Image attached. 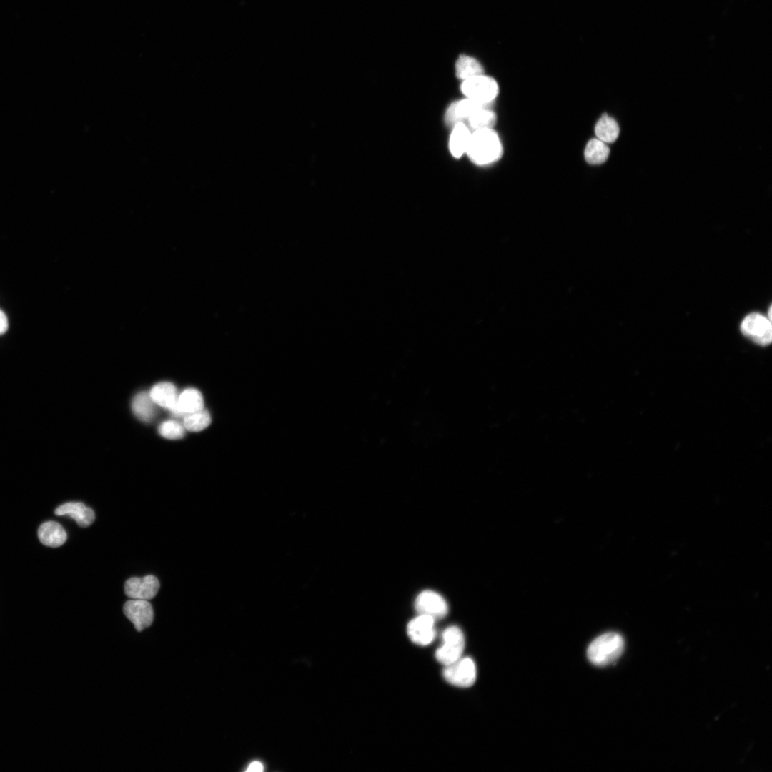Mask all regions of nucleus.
Wrapping results in <instances>:
<instances>
[{
	"label": "nucleus",
	"mask_w": 772,
	"mask_h": 772,
	"mask_svg": "<svg viewBox=\"0 0 772 772\" xmlns=\"http://www.w3.org/2000/svg\"><path fill=\"white\" fill-rule=\"evenodd\" d=\"M468 127L472 131L493 129L497 122L495 113L490 109V107L478 109L473 112L467 119Z\"/></svg>",
	"instance_id": "nucleus-20"
},
{
	"label": "nucleus",
	"mask_w": 772,
	"mask_h": 772,
	"mask_svg": "<svg viewBox=\"0 0 772 772\" xmlns=\"http://www.w3.org/2000/svg\"><path fill=\"white\" fill-rule=\"evenodd\" d=\"M597 138L605 143H613L618 137L620 128L618 122L611 117L604 114L597 122L595 127Z\"/></svg>",
	"instance_id": "nucleus-18"
},
{
	"label": "nucleus",
	"mask_w": 772,
	"mask_h": 772,
	"mask_svg": "<svg viewBox=\"0 0 772 772\" xmlns=\"http://www.w3.org/2000/svg\"><path fill=\"white\" fill-rule=\"evenodd\" d=\"M471 134L470 128L463 122H458L452 127L449 147L453 157L459 158L466 153Z\"/></svg>",
	"instance_id": "nucleus-16"
},
{
	"label": "nucleus",
	"mask_w": 772,
	"mask_h": 772,
	"mask_svg": "<svg viewBox=\"0 0 772 772\" xmlns=\"http://www.w3.org/2000/svg\"><path fill=\"white\" fill-rule=\"evenodd\" d=\"M455 72L457 78L464 81L483 74L484 69L476 59L463 54L456 61Z\"/></svg>",
	"instance_id": "nucleus-19"
},
{
	"label": "nucleus",
	"mask_w": 772,
	"mask_h": 772,
	"mask_svg": "<svg viewBox=\"0 0 772 772\" xmlns=\"http://www.w3.org/2000/svg\"><path fill=\"white\" fill-rule=\"evenodd\" d=\"M149 395L157 405L170 411L176 406L179 395L176 387L170 382H160L150 390Z\"/></svg>",
	"instance_id": "nucleus-15"
},
{
	"label": "nucleus",
	"mask_w": 772,
	"mask_h": 772,
	"mask_svg": "<svg viewBox=\"0 0 772 772\" xmlns=\"http://www.w3.org/2000/svg\"><path fill=\"white\" fill-rule=\"evenodd\" d=\"M415 608L418 614L430 616L435 620L444 618L448 613L445 599L431 590H425L418 594L415 601Z\"/></svg>",
	"instance_id": "nucleus-7"
},
{
	"label": "nucleus",
	"mask_w": 772,
	"mask_h": 772,
	"mask_svg": "<svg viewBox=\"0 0 772 772\" xmlns=\"http://www.w3.org/2000/svg\"><path fill=\"white\" fill-rule=\"evenodd\" d=\"M609 154L608 146L598 138L590 139L584 152L585 159L590 164H603L608 159Z\"/></svg>",
	"instance_id": "nucleus-21"
},
{
	"label": "nucleus",
	"mask_w": 772,
	"mask_h": 772,
	"mask_svg": "<svg viewBox=\"0 0 772 772\" xmlns=\"http://www.w3.org/2000/svg\"><path fill=\"white\" fill-rule=\"evenodd\" d=\"M264 770L263 764L257 761L252 762L247 767V771L249 772H261Z\"/></svg>",
	"instance_id": "nucleus-25"
},
{
	"label": "nucleus",
	"mask_w": 772,
	"mask_h": 772,
	"mask_svg": "<svg viewBox=\"0 0 772 772\" xmlns=\"http://www.w3.org/2000/svg\"><path fill=\"white\" fill-rule=\"evenodd\" d=\"M443 676L449 683L462 688L472 686L477 677V668L474 660L469 657H461L455 662L445 665Z\"/></svg>",
	"instance_id": "nucleus-6"
},
{
	"label": "nucleus",
	"mask_w": 772,
	"mask_h": 772,
	"mask_svg": "<svg viewBox=\"0 0 772 772\" xmlns=\"http://www.w3.org/2000/svg\"><path fill=\"white\" fill-rule=\"evenodd\" d=\"M461 91L467 98L492 105L498 94L499 88L493 78L483 74L462 81Z\"/></svg>",
	"instance_id": "nucleus-3"
},
{
	"label": "nucleus",
	"mask_w": 772,
	"mask_h": 772,
	"mask_svg": "<svg viewBox=\"0 0 772 772\" xmlns=\"http://www.w3.org/2000/svg\"><path fill=\"white\" fill-rule=\"evenodd\" d=\"M8 329V320L5 313L0 310V335L4 334Z\"/></svg>",
	"instance_id": "nucleus-24"
},
{
	"label": "nucleus",
	"mask_w": 772,
	"mask_h": 772,
	"mask_svg": "<svg viewBox=\"0 0 772 772\" xmlns=\"http://www.w3.org/2000/svg\"><path fill=\"white\" fill-rule=\"evenodd\" d=\"M490 106L466 97L464 99L453 102L449 106L445 114V121L448 125L453 127L458 122H463L464 120H467L478 109L485 107H490Z\"/></svg>",
	"instance_id": "nucleus-11"
},
{
	"label": "nucleus",
	"mask_w": 772,
	"mask_h": 772,
	"mask_svg": "<svg viewBox=\"0 0 772 772\" xmlns=\"http://www.w3.org/2000/svg\"><path fill=\"white\" fill-rule=\"evenodd\" d=\"M126 617L134 624L135 629L140 632L151 625L154 620V610L148 600L131 599L123 607Z\"/></svg>",
	"instance_id": "nucleus-8"
},
{
	"label": "nucleus",
	"mask_w": 772,
	"mask_h": 772,
	"mask_svg": "<svg viewBox=\"0 0 772 772\" xmlns=\"http://www.w3.org/2000/svg\"><path fill=\"white\" fill-rule=\"evenodd\" d=\"M38 536L41 543L53 548L61 546L67 538L64 528L54 521H48L41 524L38 530Z\"/></svg>",
	"instance_id": "nucleus-14"
},
{
	"label": "nucleus",
	"mask_w": 772,
	"mask_h": 772,
	"mask_svg": "<svg viewBox=\"0 0 772 772\" xmlns=\"http://www.w3.org/2000/svg\"><path fill=\"white\" fill-rule=\"evenodd\" d=\"M159 434L169 440L181 439L184 437L185 428L183 425L173 420L162 422L159 427Z\"/></svg>",
	"instance_id": "nucleus-23"
},
{
	"label": "nucleus",
	"mask_w": 772,
	"mask_h": 772,
	"mask_svg": "<svg viewBox=\"0 0 772 772\" xmlns=\"http://www.w3.org/2000/svg\"><path fill=\"white\" fill-rule=\"evenodd\" d=\"M159 589L158 579L151 575L131 578L124 584L125 594L131 599L149 600L156 595Z\"/></svg>",
	"instance_id": "nucleus-10"
},
{
	"label": "nucleus",
	"mask_w": 772,
	"mask_h": 772,
	"mask_svg": "<svg viewBox=\"0 0 772 772\" xmlns=\"http://www.w3.org/2000/svg\"><path fill=\"white\" fill-rule=\"evenodd\" d=\"M771 310H772L771 307H770L769 310H768V320H771Z\"/></svg>",
	"instance_id": "nucleus-26"
},
{
	"label": "nucleus",
	"mask_w": 772,
	"mask_h": 772,
	"mask_svg": "<svg viewBox=\"0 0 772 772\" xmlns=\"http://www.w3.org/2000/svg\"><path fill=\"white\" fill-rule=\"evenodd\" d=\"M155 402L149 393L142 392L135 395L132 402V411L139 420L144 422L151 421L155 416Z\"/></svg>",
	"instance_id": "nucleus-17"
},
{
	"label": "nucleus",
	"mask_w": 772,
	"mask_h": 772,
	"mask_svg": "<svg viewBox=\"0 0 772 772\" xmlns=\"http://www.w3.org/2000/svg\"><path fill=\"white\" fill-rule=\"evenodd\" d=\"M742 334L761 346H767L772 341L771 322L761 314L748 315L741 322Z\"/></svg>",
	"instance_id": "nucleus-5"
},
{
	"label": "nucleus",
	"mask_w": 772,
	"mask_h": 772,
	"mask_svg": "<svg viewBox=\"0 0 772 772\" xmlns=\"http://www.w3.org/2000/svg\"><path fill=\"white\" fill-rule=\"evenodd\" d=\"M470 160L483 166L498 161L503 154V146L493 129L473 131L466 151Z\"/></svg>",
	"instance_id": "nucleus-1"
},
{
	"label": "nucleus",
	"mask_w": 772,
	"mask_h": 772,
	"mask_svg": "<svg viewBox=\"0 0 772 772\" xmlns=\"http://www.w3.org/2000/svg\"><path fill=\"white\" fill-rule=\"evenodd\" d=\"M203 408L204 400L201 392L195 388H187L179 395L177 405L171 412L177 417H183L187 414Z\"/></svg>",
	"instance_id": "nucleus-12"
},
{
	"label": "nucleus",
	"mask_w": 772,
	"mask_h": 772,
	"mask_svg": "<svg viewBox=\"0 0 772 772\" xmlns=\"http://www.w3.org/2000/svg\"><path fill=\"white\" fill-rule=\"evenodd\" d=\"M435 620L432 618L418 614L407 625V633L410 639L415 644L425 646L430 644L435 638Z\"/></svg>",
	"instance_id": "nucleus-9"
},
{
	"label": "nucleus",
	"mask_w": 772,
	"mask_h": 772,
	"mask_svg": "<svg viewBox=\"0 0 772 772\" xmlns=\"http://www.w3.org/2000/svg\"><path fill=\"white\" fill-rule=\"evenodd\" d=\"M211 423V415L204 408L185 415L183 417V425L185 430L191 432H199L207 428Z\"/></svg>",
	"instance_id": "nucleus-22"
},
{
	"label": "nucleus",
	"mask_w": 772,
	"mask_h": 772,
	"mask_svg": "<svg viewBox=\"0 0 772 772\" xmlns=\"http://www.w3.org/2000/svg\"><path fill=\"white\" fill-rule=\"evenodd\" d=\"M624 649V639L615 632L604 633L589 645L587 657L596 666H606L618 660Z\"/></svg>",
	"instance_id": "nucleus-2"
},
{
	"label": "nucleus",
	"mask_w": 772,
	"mask_h": 772,
	"mask_svg": "<svg viewBox=\"0 0 772 772\" xmlns=\"http://www.w3.org/2000/svg\"><path fill=\"white\" fill-rule=\"evenodd\" d=\"M54 513L72 518L81 527L89 526L95 519L94 510L80 502L66 503L56 508Z\"/></svg>",
	"instance_id": "nucleus-13"
},
{
	"label": "nucleus",
	"mask_w": 772,
	"mask_h": 772,
	"mask_svg": "<svg viewBox=\"0 0 772 772\" xmlns=\"http://www.w3.org/2000/svg\"><path fill=\"white\" fill-rule=\"evenodd\" d=\"M442 645L435 652L437 660L442 665H450L462 657L465 647V637L460 628L451 625L442 633Z\"/></svg>",
	"instance_id": "nucleus-4"
}]
</instances>
